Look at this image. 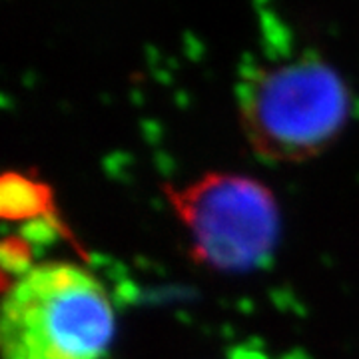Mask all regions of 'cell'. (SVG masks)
<instances>
[{
    "mask_svg": "<svg viewBox=\"0 0 359 359\" xmlns=\"http://www.w3.org/2000/svg\"><path fill=\"white\" fill-rule=\"evenodd\" d=\"M104 285L70 262H44L6 290L0 318L4 359H100L114 337Z\"/></svg>",
    "mask_w": 359,
    "mask_h": 359,
    "instance_id": "obj_1",
    "label": "cell"
},
{
    "mask_svg": "<svg viewBox=\"0 0 359 359\" xmlns=\"http://www.w3.org/2000/svg\"><path fill=\"white\" fill-rule=\"evenodd\" d=\"M168 200L188 231L196 262L218 271L264 268L280 240V208L262 182L208 172L186 186H166Z\"/></svg>",
    "mask_w": 359,
    "mask_h": 359,
    "instance_id": "obj_3",
    "label": "cell"
},
{
    "mask_svg": "<svg viewBox=\"0 0 359 359\" xmlns=\"http://www.w3.org/2000/svg\"><path fill=\"white\" fill-rule=\"evenodd\" d=\"M238 112L254 152L269 162H304L344 130L349 90L313 54L250 68L238 84Z\"/></svg>",
    "mask_w": 359,
    "mask_h": 359,
    "instance_id": "obj_2",
    "label": "cell"
}]
</instances>
